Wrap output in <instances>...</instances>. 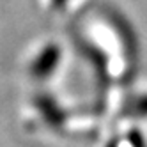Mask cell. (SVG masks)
I'll list each match as a JSON object with an SVG mask.
<instances>
[{"mask_svg":"<svg viewBox=\"0 0 147 147\" xmlns=\"http://www.w3.org/2000/svg\"><path fill=\"white\" fill-rule=\"evenodd\" d=\"M57 59H59V51L55 48L46 50L45 53L39 57V60L36 62V73L37 75H46V73H50Z\"/></svg>","mask_w":147,"mask_h":147,"instance_id":"1","label":"cell"}]
</instances>
